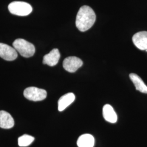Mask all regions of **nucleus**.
I'll list each match as a JSON object with an SVG mask.
<instances>
[{
    "instance_id": "1",
    "label": "nucleus",
    "mask_w": 147,
    "mask_h": 147,
    "mask_svg": "<svg viewBox=\"0 0 147 147\" xmlns=\"http://www.w3.org/2000/svg\"><path fill=\"white\" fill-rule=\"evenodd\" d=\"M96 20L95 12L90 7H81L76 16V26L80 31L85 32L93 26Z\"/></svg>"
},
{
    "instance_id": "2",
    "label": "nucleus",
    "mask_w": 147,
    "mask_h": 147,
    "mask_svg": "<svg viewBox=\"0 0 147 147\" xmlns=\"http://www.w3.org/2000/svg\"><path fill=\"white\" fill-rule=\"evenodd\" d=\"M13 46L16 51L26 58L33 56L36 51L34 45L24 39H16L13 43Z\"/></svg>"
},
{
    "instance_id": "3",
    "label": "nucleus",
    "mask_w": 147,
    "mask_h": 147,
    "mask_svg": "<svg viewBox=\"0 0 147 147\" xmlns=\"http://www.w3.org/2000/svg\"><path fill=\"white\" fill-rule=\"evenodd\" d=\"M8 10L12 14L27 16L31 13L32 7L29 3L22 1H14L8 5Z\"/></svg>"
},
{
    "instance_id": "4",
    "label": "nucleus",
    "mask_w": 147,
    "mask_h": 147,
    "mask_svg": "<svg viewBox=\"0 0 147 147\" xmlns=\"http://www.w3.org/2000/svg\"><path fill=\"white\" fill-rule=\"evenodd\" d=\"M24 95L28 100L38 101L44 100L47 98V92L44 89L35 87H30L25 89Z\"/></svg>"
},
{
    "instance_id": "5",
    "label": "nucleus",
    "mask_w": 147,
    "mask_h": 147,
    "mask_svg": "<svg viewBox=\"0 0 147 147\" xmlns=\"http://www.w3.org/2000/svg\"><path fill=\"white\" fill-rule=\"evenodd\" d=\"M83 65L82 61L77 57L70 56L65 58L63 62L64 69L69 73H74Z\"/></svg>"
},
{
    "instance_id": "6",
    "label": "nucleus",
    "mask_w": 147,
    "mask_h": 147,
    "mask_svg": "<svg viewBox=\"0 0 147 147\" xmlns=\"http://www.w3.org/2000/svg\"><path fill=\"white\" fill-rule=\"evenodd\" d=\"M0 57L5 61H12L18 57V53L14 47L0 42Z\"/></svg>"
},
{
    "instance_id": "7",
    "label": "nucleus",
    "mask_w": 147,
    "mask_h": 147,
    "mask_svg": "<svg viewBox=\"0 0 147 147\" xmlns=\"http://www.w3.org/2000/svg\"><path fill=\"white\" fill-rule=\"evenodd\" d=\"M132 42L141 50H147V31L139 32L134 35Z\"/></svg>"
},
{
    "instance_id": "8",
    "label": "nucleus",
    "mask_w": 147,
    "mask_h": 147,
    "mask_svg": "<svg viewBox=\"0 0 147 147\" xmlns=\"http://www.w3.org/2000/svg\"><path fill=\"white\" fill-rule=\"evenodd\" d=\"M60 57L61 55L58 49H53L48 54L44 56L42 63L50 67H53L58 63Z\"/></svg>"
},
{
    "instance_id": "9",
    "label": "nucleus",
    "mask_w": 147,
    "mask_h": 147,
    "mask_svg": "<svg viewBox=\"0 0 147 147\" xmlns=\"http://www.w3.org/2000/svg\"><path fill=\"white\" fill-rule=\"evenodd\" d=\"M14 125V121L11 115L5 111H0V127L11 129Z\"/></svg>"
},
{
    "instance_id": "10",
    "label": "nucleus",
    "mask_w": 147,
    "mask_h": 147,
    "mask_svg": "<svg viewBox=\"0 0 147 147\" xmlns=\"http://www.w3.org/2000/svg\"><path fill=\"white\" fill-rule=\"evenodd\" d=\"M75 99V96L73 93H69L62 96L58 101V109L61 112L71 104Z\"/></svg>"
},
{
    "instance_id": "11",
    "label": "nucleus",
    "mask_w": 147,
    "mask_h": 147,
    "mask_svg": "<svg viewBox=\"0 0 147 147\" xmlns=\"http://www.w3.org/2000/svg\"><path fill=\"white\" fill-rule=\"evenodd\" d=\"M102 115L106 121L111 123H115L118 117L113 108L109 104L104 105L102 109Z\"/></svg>"
},
{
    "instance_id": "12",
    "label": "nucleus",
    "mask_w": 147,
    "mask_h": 147,
    "mask_svg": "<svg viewBox=\"0 0 147 147\" xmlns=\"http://www.w3.org/2000/svg\"><path fill=\"white\" fill-rule=\"evenodd\" d=\"M129 76L136 90L143 93L147 94V86L138 75L136 74L131 73L129 75Z\"/></svg>"
},
{
    "instance_id": "13",
    "label": "nucleus",
    "mask_w": 147,
    "mask_h": 147,
    "mask_svg": "<svg viewBox=\"0 0 147 147\" xmlns=\"http://www.w3.org/2000/svg\"><path fill=\"white\" fill-rule=\"evenodd\" d=\"M94 142V137L87 134L79 137L77 141V145L79 147H93Z\"/></svg>"
},
{
    "instance_id": "14",
    "label": "nucleus",
    "mask_w": 147,
    "mask_h": 147,
    "mask_svg": "<svg viewBox=\"0 0 147 147\" xmlns=\"http://www.w3.org/2000/svg\"><path fill=\"white\" fill-rule=\"evenodd\" d=\"M34 138L28 135H24L19 137L18 144L20 147H27L34 141Z\"/></svg>"
}]
</instances>
